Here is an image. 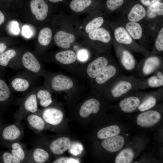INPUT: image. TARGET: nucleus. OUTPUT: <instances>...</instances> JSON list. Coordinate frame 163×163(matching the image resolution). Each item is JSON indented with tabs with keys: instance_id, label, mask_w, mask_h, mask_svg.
Wrapping results in <instances>:
<instances>
[{
	"instance_id": "f257e3e1",
	"label": "nucleus",
	"mask_w": 163,
	"mask_h": 163,
	"mask_svg": "<svg viewBox=\"0 0 163 163\" xmlns=\"http://www.w3.org/2000/svg\"><path fill=\"white\" fill-rule=\"evenodd\" d=\"M40 114L47 125L53 126L60 124L64 117V114L62 111L54 107L46 108L43 111H41Z\"/></svg>"
},
{
	"instance_id": "f03ea898",
	"label": "nucleus",
	"mask_w": 163,
	"mask_h": 163,
	"mask_svg": "<svg viewBox=\"0 0 163 163\" xmlns=\"http://www.w3.org/2000/svg\"><path fill=\"white\" fill-rule=\"evenodd\" d=\"M22 66L32 74L37 76L40 72L41 65L37 59L32 53L27 52L22 58Z\"/></svg>"
},
{
	"instance_id": "7ed1b4c3",
	"label": "nucleus",
	"mask_w": 163,
	"mask_h": 163,
	"mask_svg": "<svg viewBox=\"0 0 163 163\" xmlns=\"http://www.w3.org/2000/svg\"><path fill=\"white\" fill-rule=\"evenodd\" d=\"M161 118L160 113L157 111L149 110L142 113L138 116L137 123L142 127H151L158 122Z\"/></svg>"
},
{
	"instance_id": "20e7f679",
	"label": "nucleus",
	"mask_w": 163,
	"mask_h": 163,
	"mask_svg": "<svg viewBox=\"0 0 163 163\" xmlns=\"http://www.w3.org/2000/svg\"><path fill=\"white\" fill-rule=\"evenodd\" d=\"M23 130L22 127L15 123L6 126L3 129L2 137L5 140L10 141L12 143L18 141L22 137Z\"/></svg>"
},
{
	"instance_id": "39448f33",
	"label": "nucleus",
	"mask_w": 163,
	"mask_h": 163,
	"mask_svg": "<svg viewBox=\"0 0 163 163\" xmlns=\"http://www.w3.org/2000/svg\"><path fill=\"white\" fill-rule=\"evenodd\" d=\"M36 90V89H34L30 93L23 101L21 110L22 112L24 113V117L29 113H40L41 111L39 110L38 108V102Z\"/></svg>"
},
{
	"instance_id": "423d86ee",
	"label": "nucleus",
	"mask_w": 163,
	"mask_h": 163,
	"mask_svg": "<svg viewBox=\"0 0 163 163\" xmlns=\"http://www.w3.org/2000/svg\"><path fill=\"white\" fill-rule=\"evenodd\" d=\"M71 142L69 138L62 137L55 139L50 144L49 149L54 155H60L68 150L71 146Z\"/></svg>"
},
{
	"instance_id": "0eeeda50",
	"label": "nucleus",
	"mask_w": 163,
	"mask_h": 163,
	"mask_svg": "<svg viewBox=\"0 0 163 163\" xmlns=\"http://www.w3.org/2000/svg\"><path fill=\"white\" fill-rule=\"evenodd\" d=\"M72 81L62 75H57L53 77L51 82L52 89L55 91H61L70 89L73 86Z\"/></svg>"
},
{
	"instance_id": "6e6552de",
	"label": "nucleus",
	"mask_w": 163,
	"mask_h": 163,
	"mask_svg": "<svg viewBox=\"0 0 163 163\" xmlns=\"http://www.w3.org/2000/svg\"><path fill=\"white\" fill-rule=\"evenodd\" d=\"M30 127L36 132H40L45 129L47 125L40 113H29L25 117Z\"/></svg>"
},
{
	"instance_id": "1a4fd4ad",
	"label": "nucleus",
	"mask_w": 163,
	"mask_h": 163,
	"mask_svg": "<svg viewBox=\"0 0 163 163\" xmlns=\"http://www.w3.org/2000/svg\"><path fill=\"white\" fill-rule=\"evenodd\" d=\"M30 7L32 13L37 20L43 21L47 17L48 6L44 0H32Z\"/></svg>"
},
{
	"instance_id": "9d476101",
	"label": "nucleus",
	"mask_w": 163,
	"mask_h": 163,
	"mask_svg": "<svg viewBox=\"0 0 163 163\" xmlns=\"http://www.w3.org/2000/svg\"><path fill=\"white\" fill-rule=\"evenodd\" d=\"M108 64V61L106 58L98 57L88 64L87 70L88 76L91 78H95Z\"/></svg>"
},
{
	"instance_id": "9b49d317",
	"label": "nucleus",
	"mask_w": 163,
	"mask_h": 163,
	"mask_svg": "<svg viewBox=\"0 0 163 163\" xmlns=\"http://www.w3.org/2000/svg\"><path fill=\"white\" fill-rule=\"evenodd\" d=\"M125 141L123 137L120 135L105 139L101 142L102 146L106 150L110 152L119 151L124 146Z\"/></svg>"
},
{
	"instance_id": "f8f14e48",
	"label": "nucleus",
	"mask_w": 163,
	"mask_h": 163,
	"mask_svg": "<svg viewBox=\"0 0 163 163\" xmlns=\"http://www.w3.org/2000/svg\"><path fill=\"white\" fill-rule=\"evenodd\" d=\"M54 39L57 46L63 49H68L75 41V37L72 34L60 30L55 34Z\"/></svg>"
},
{
	"instance_id": "ddd939ff",
	"label": "nucleus",
	"mask_w": 163,
	"mask_h": 163,
	"mask_svg": "<svg viewBox=\"0 0 163 163\" xmlns=\"http://www.w3.org/2000/svg\"><path fill=\"white\" fill-rule=\"evenodd\" d=\"M100 104L95 98H90L86 101L82 105L79 111L80 116L86 118L91 113H96L99 111Z\"/></svg>"
},
{
	"instance_id": "4468645a",
	"label": "nucleus",
	"mask_w": 163,
	"mask_h": 163,
	"mask_svg": "<svg viewBox=\"0 0 163 163\" xmlns=\"http://www.w3.org/2000/svg\"><path fill=\"white\" fill-rule=\"evenodd\" d=\"M50 157L48 152L40 147H37L28 151L27 162L43 163Z\"/></svg>"
},
{
	"instance_id": "2eb2a0df",
	"label": "nucleus",
	"mask_w": 163,
	"mask_h": 163,
	"mask_svg": "<svg viewBox=\"0 0 163 163\" xmlns=\"http://www.w3.org/2000/svg\"><path fill=\"white\" fill-rule=\"evenodd\" d=\"M32 82L30 79L24 76L18 75L14 77L11 85L13 90L18 92H23L28 90L31 86Z\"/></svg>"
},
{
	"instance_id": "dca6fc26",
	"label": "nucleus",
	"mask_w": 163,
	"mask_h": 163,
	"mask_svg": "<svg viewBox=\"0 0 163 163\" xmlns=\"http://www.w3.org/2000/svg\"><path fill=\"white\" fill-rule=\"evenodd\" d=\"M11 146L10 152L21 163L27 162L28 151L25 145L18 141L12 143Z\"/></svg>"
},
{
	"instance_id": "f3484780",
	"label": "nucleus",
	"mask_w": 163,
	"mask_h": 163,
	"mask_svg": "<svg viewBox=\"0 0 163 163\" xmlns=\"http://www.w3.org/2000/svg\"><path fill=\"white\" fill-rule=\"evenodd\" d=\"M117 72L116 67L113 65H107L95 78L96 82L103 84L114 76Z\"/></svg>"
},
{
	"instance_id": "a211bd4d",
	"label": "nucleus",
	"mask_w": 163,
	"mask_h": 163,
	"mask_svg": "<svg viewBox=\"0 0 163 163\" xmlns=\"http://www.w3.org/2000/svg\"><path fill=\"white\" fill-rule=\"evenodd\" d=\"M139 98L135 96H131L122 100L119 104L122 110L126 113H130L135 110L140 104Z\"/></svg>"
},
{
	"instance_id": "6ab92c4d",
	"label": "nucleus",
	"mask_w": 163,
	"mask_h": 163,
	"mask_svg": "<svg viewBox=\"0 0 163 163\" xmlns=\"http://www.w3.org/2000/svg\"><path fill=\"white\" fill-rule=\"evenodd\" d=\"M133 87V84L131 82L128 80H121L116 84L112 89V94L114 97H119L131 90Z\"/></svg>"
},
{
	"instance_id": "aec40b11",
	"label": "nucleus",
	"mask_w": 163,
	"mask_h": 163,
	"mask_svg": "<svg viewBox=\"0 0 163 163\" xmlns=\"http://www.w3.org/2000/svg\"><path fill=\"white\" fill-rule=\"evenodd\" d=\"M89 38L93 40H98L104 43L110 42L111 37L109 32L103 28H99L88 34Z\"/></svg>"
},
{
	"instance_id": "412c9836",
	"label": "nucleus",
	"mask_w": 163,
	"mask_h": 163,
	"mask_svg": "<svg viewBox=\"0 0 163 163\" xmlns=\"http://www.w3.org/2000/svg\"><path fill=\"white\" fill-rule=\"evenodd\" d=\"M56 60L64 64H69L75 62L77 58L75 53L72 50H66L57 53L55 56Z\"/></svg>"
},
{
	"instance_id": "4be33fe9",
	"label": "nucleus",
	"mask_w": 163,
	"mask_h": 163,
	"mask_svg": "<svg viewBox=\"0 0 163 163\" xmlns=\"http://www.w3.org/2000/svg\"><path fill=\"white\" fill-rule=\"evenodd\" d=\"M146 14V11L142 6L136 4L131 9L128 14V18L130 22H136L143 19Z\"/></svg>"
},
{
	"instance_id": "5701e85b",
	"label": "nucleus",
	"mask_w": 163,
	"mask_h": 163,
	"mask_svg": "<svg viewBox=\"0 0 163 163\" xmlns=\"http://www.w3.org/2000/svg\"><path fill=\"white\" fill-rule=\"evenodd\" d=\"M36 94L38 104L41 107H46L52 103L51 94L48 90L43 89H36Z\"/></svg>"
},
{
	"instance_id": "b1692460",
	"label": "nucleus",
	"mask_w": 163,
	"mask_h": 163,
	"mask_svg": "<svg viewBox=\"0 0 163 163\" xmlns=\"http://www.w3.org/2000/svg\"><path fill=\"white\" fill-rule=\"evenodd\" d=\"M120 129L118 126L113 125L103 128L97 133V136L100 139H105L118 135Z\"/></svg>"
},
{
	"instance_id": "393cba45",
	"label": "nucleus",
	"mask_w": 163,
	"mask_h": 163,
	"mask_svg": "<svg viewBox=\"0 0 163 163\" xmlns=\"http://www.w3.org/2000/svg\"><path fill=\"white\" fill-rule=\"evenodd\" d=\"M159 59L156 56L148 58L145 61L142 69L143 73L148 75L153 72L160 65Z\"/></svg>"
},
{
	"instance_id": "a878e982",
	"label": "nucleus",
	"mask_w": 163,
	"mask_h": 163,
	"mask_svg": "<svg viewBox=\"0 0 163 163\" xmlns=\"http://www.w3.org/2000/svg\"><path fill=\"white\" fill-rule=\"evenodd\" d=\"M114 36L116 40L119 43L128 44L132 42L130 35L123 27L117 28L114 31Z\"/></svg>"
},
{
	"instance_id": "bb28decb",
	"label": "nucleus",
	"mask_w": 163,
	"mask_h": 163,
	"mask_svg": "<svg viewBox=\"0 0 163 163\" xmlns=\"http://www.w3.org/2000/svg\"><path fill=\"white\" fill-rule=\"evenodd\" d=\"M126 27L129 34L133 39L138 40L141 38L142 30L139 24L136 22H130L126 24Z\"/></svg>"
},
{
	"instance_id": "cd10ccee",
	"label": "nucleus",
	"mask_w": 163,
	"mask_h": 163,
	"mask_svg": "<svg viewBox=\"0 0 163 163\" xmlns=\"http://www.w3.org/2000/svg\"><path fill=\"white\" fill-rule=\"evenodd\" d=\"M133 152L130 149L126 148L121 151L116 157V163H129L133 160Z\"/></svg>"
},
{
	"instance_id": "c85d7f7f",
	"label": "nucleus",
	"mask_w": 163,
	"mask_h": 163,
	"mask_svg": "<svg viewBox=\"0 0 163 163\" xmlns=\"http://www.w3.org/2000/svg\"><path fill=\"white\" fill-rule=\"evenodd\" d=\"M121 61L123 66L127 70H132L135 67L136 61L135 58L133 55L127 50L123 51Z\"/></svg>"
},
{
	"instance_id": "c756f323",
	"label": "nucleus",
	"mask_w": 163,
	"mask_h": 163,
	"mask_svg": "<svg viewBox=\"0 0 163 163\" xmlns=\"http://www.w3.org/2000/svg\"><path fill=\"white\" fill-rule=\"evenodd\" d=\"M92 2V0H72L70 3V7L73 11L80 12L89 7Z\"/></svg>"
},
{
	"instance_id": "7c9ffc66",
	"label": "nucleus",
	"mask_w": 163,
	"mask_h": 163,
	"mask_svg": "<svg viewBox=\"0 0 163 163\" xmlns=\"http://www.w3.org/2000/svg\"><path fill=\"white\" fill-rule=\"evenodd\" d=\"M52 36L51 30L46 27L41 29L38 36V41L39 43L43 46H47L50 43Z\"/></svg>"
},
{
	"instance_id": "2f4dec72",
	"label": "nucleus",
	"mask_w": 163,
	"mask_h": 163,
	"mask_svg": "<svg viewBox=\"0 0 163 163\" xmlns=\"http://www.w3.org/2000/svg\"><path fill=\"white\" fill-rule=\"evenodd\" d=\"M147 15L150 18H155L157 15H163V3L157 1L150 5L147 10Z\"/></svg>"
},
{
	"instance_id": "473e14b6",
	"label": "nucleus",
	"mask_w": 163,
	"mask_h": 163,
	"mask_svg": "<svg viewBox=\"0 0 163 163\" xmlns=\"http://www.w3.org/2000/svg\"><path fill=\"white\" fill-rule=\"evenodd\" d=\"M16 55V52L13 49L8 50L0 54V65L2 66H7Z\"/></svg>"
},
{
	"instance_id": "72a5a7b5",
	"label": "nucleus",
	"mask_w": 163,
	"mask_h": 163,
	"mask_svg": "<svg viewBox=\"0 0 163 163\" xmlns=\"http://www.w3.org/2000/svg\"><path fill=\"white\" fill-rule=\"evenodd\" d=\"M104 22L103 18L101 17L93 19L86 25L85 27V32L88 34L91 31L99 28Z\"/></svg>"
},
{
	"instance_id": "f704fd0d",
	"label": "nucleus",
	"mask_w": 163,
	"mask_h": 163,
	"mask_svg": "<svg viewBox=\"0 0 163 163\" xmlns=\"http://www.w3.org/2000/svg\"><path fill=\"white\" fill-rule=\"evenodd\" d=\"M11 95L10 89L5 82L0 79V101H5Z\"/></svg>"
},
{
	"instance_id": "c9c22d12",
	"label": "nucleus",
	"mask_w": 163,
	"mask_h": 163,
	"mask_svg": "<svg viewBox=\"0 0 163 163\" xmlns=\"http://www.w3.org/2000/svg\"><path fill=\"white\" fill-rule=\"evenodd\" d=\"M148 83L149 85L151 87L156 88L163 85V76L160 72L158 73L157 75L150 77L148 80Z\"/></svg>"
},
{
	"instance_id": "e433bc0d",
	"label": "nucleus",
	"mask_w": 163,
	"mask_h": 163,
	"mask_svg": "<svg viewBox=\"0 0 163 163\" xmlns=\"http://www.w3.org/2000/svg\"><path fill=\"white\" fill-rule=\"evenodd\" d=\"M156 102V100L154 97H149L139 106L138 109L141 111L146 110L153 107Z\"/></svg>"
},
{
	"instance_id": "4c0bfd02",
	"label": "nucleus",
	"mask_w": 163,
	"mask_h": 163,
	"mask_svg": "<svg viewBox=\"0 0 163 163\" xmlns=\"http://www.w3.org/2000/svg\"><path fill=\"white\" fill-rule=\"evenodd\" d=\"M7 29L9 33L14 35L18 34L20 31L18 23L14 21H11L9 23Z\"/></svg>"
},
{
	"instance_id": "58836bf2",
	"label": "nucleus",
	"mask_w": 163,
	"mask_h": 163,
	"mask_svg": "<svg viewBox=\"0 0 163 163\" xmlns=\"http://www.w3.org/2000/svg\"><path fill=\"white\" fill-rule=\"evenodd\" d=\"M3 161L4 163H20L19 160L14 156L11 152H6L2 155Z\"/></svg>"
},
{
	"instance_id": "ea45409f",
	"label": "nucleus",
	"mask_w": 163,
	"mask_h": 163,
	"mask_svg": "<svg viewBox=\"0 0 163 163\" xmlns=\"http://www.w3.org/2000/svg\"><path fill=\"white\" fill-rule=\"evenodd\" d=\"M124 0H107L106 5L110 11H114L121 6Z\"/></svg>"
},
{
	"instance_id": "a19ab883",
	"label": "nucleus",
	"mask_w": 163,
	"mask_h": 163,
	"mask_svg": "<svg viewBox=\"0 0 163 163\" xmlns=\"http://www.w3.org/2000/svg\"><path fill=\"white\" fill-rule=\"evenodd\" d=\"M155 46L157 49L159 51L163 50V28L162 27L160 30L156 39Z\"/></svg>"
},
{
	"instance_id": "79ce46f5",
	"label": "nucleus",
	"mask_w": 163,
	"mask_h": 163,
	"mask_svg": "<svg viewBox=\"0 0 163 163\" xmlns=\"http://www.w3.org/2000/svg\"><path fill=\"white\" fill-rule=\"evenodd\" d=\"M53 163H79L78 159L72 158L62 157L59 158L53 162Z\"/></svg>"
},
{
	"instance_id": "37998d69",
	"label": "nucleus",
	"mask_w": 163,
	"mask_h": 163,
	"mask_svg": "<svg viewBox=\"0 0 163 163\" xmlns=\"http://www.w3.org/2000/svg\"><path fill=\"white\" fill-rule=\"evenodd\" d=\"M22 34L26 38H30L33 34L31 28L28 25L24 26L22 28Z\"/></svg>"
},
{
	"instance_id": "c03bdc74",
	"label": "nucleus",
	"mask_w": 163,
	"mask_h": 163,
	"mask_svg": "<svg viewBox=\"0 0 163 163\" xmlns=\"http://www.w3.org/2000/svg\"><path fill=\"white\" fill-rule=\"evenodd\" d=\"M78 59L81 61H84L88 58V55L87 51L85 50H81L78 53Z\"/></svg>"
},
{
	"instance_id": "a18cd8bd",
	"label": "nucleus",
	"mask_w": 163,
	"mask_h": 163,
	"mask_svg": "<svg viewBox=\"0 0 163 163\" xmlns=\"http://www.w3.org/2000/svg\"><path fill=\"white\" fill-rule=\"evenodd\" d=\"M160 0H140L141 2L144 5L150 6L152 4L157 1H160Z\"/></svg>"
},
{
	"instance_id": "49530a36",
	"label": "nucleus",
	"mask_w": 163,
	"mask_h": 163,
	"mask_svg": "<svg viewBox=\"0 0 163 163\" xmlns=\"http://www.w3.org/2000/svg\"><path fill=\"white\" fill-rule=\"evenodd\" d=\"M7 48V46L4 43H0V54L4 52Z\"/></svg>"
},
{
	"instance_id": "de8ad7c7",
	"label": "nucleus",
	"mask_w": 163,
	"mask_h": 163,
	"mask_svg": "<svg viewBox=\"0 0 163 163\" xmlns=\"http://www.w3.org/2000/svg\"><path fill=\"white\" fill-rule=\"evenodd\" d=\"M5 19V16L3 13L0 11V25L4 22Z\"/></svg>"
},
{
	"instance_id": "09e8293b",
	"label": "nucleus",
	"mask_w": 163,
	"mask_h": 163,
	"mask_svg": "<svg viewBox=\"0 0 163 163\" xmlns=\"http://www.w3.org/2000/svg\"><path fill=\"white\" fill-rule=\"evenodd\" d=\"M49 1L52 2H58L62 1L64 0H48Z\"/></svg>"
},
{
	"instance_id": "8fccbe9b",
	"label": "nucleus",
	"mask_w": 163,
	"mask_h": 163,
	"mask_svg": "<svg viewBox=\"0 0 163 163\" xmlns=\"http://www.w3.org/2000/svg\"></svg>"
}]
</instances>
